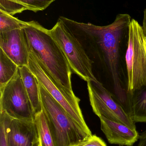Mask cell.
I'll use <instances>...</instances> for the list:
<instances>
[{
    "label": "cell",
    "mask_w": 146,
    "mask_h": 146,
    "mask_svg": "<svg viewBox=\"0 0 146 146\" xmlns=\"http://www.w3.org/2000/svg\"><path fill=\"white\" fill-rule=\"evenodd\" d=\"M23 84L35 114L43 111L38 81L27 66L19 67Z\"/></svg>",
    "instance_id": "obj_12"
},
{
    "label": "cell",
    "mask_w": 146,
    "mask_h": 146,
    "mask_svg": "<svg viewBox=\"0 0 146 146\" xmlns=\"http://www.w3.org/2000/svg\"><path fill=\"white\" fill-rule=\"evenodd\" d=\"M55 0H19L27 10L34 13L46 9Z\"/></svg>",
    "instance_id": "obj_18"
},
{
    "label": "cell",
    "mask_w": 146,
    "mask_h": 146,
    "mask_svg": "<svg viewBox=\"0 0 146 146\" xmlns=\"http://www.w3.org/2000/svg\"><path fill=\"white\" fill-rule=\"evenodd\" d=\"M145 33L139 22L132 19L129 25L126 54L129 93L146 84V54L143 43Z\"/></svg>",
    "instance_id": "obj_5"
},
{
    "label": "cell",
    "mask_w": 146,
    "mask_h": 146,
    "mask_svg": "<svg viewBox=\"0 0 146 146\" xmlns=\"http://www.w3.org/2000/svg\"><path fill=\"white\" fill-rule=\"evenodd\" d=\"M33 146H40V142H39V141L36 142V143L34 144Z\"/></svg>",
    "instance_id": "obj_24"
},
{
    "label": "cell",
    "mask_w": 146,
    "mask_h": 146,
    "mask_svg": "<svg viewBox=\"0 0 146 146\" xmlns=\"http://www.w3.org/2000/svg\"><path fill=\"white\" fill-rule=\"evenodd\" d=\"M129 114L134 123H146V84L129 93Z\"/></svg>",
    "instance_id": "obj_13"
},
{
    "label": "cell",
    "mask_w": 146,
    "mask_h": 146,
    "mask_svg": "<svg viewBox=\"0 0 146 146\" xmlns=\"http://www.w3.org/2000/svg\"><path fill=\"white\" fill-rule=\"evenodd\" d=\"M90 104L94 113L99 118L120 123L133 129H136L135 123L120 102L97 81L87 82Z\"/></svg>",
    "instance_id": "obj_7"
},
{
    "label": "cell",
    "mask_w": 146,
    "mask_h": 146,
    "mask_svg": "<svg viewBox=\"0 0 146 146\" xmlns=\"http://www.w3.org/2000/svg\"><path fill=\"white\" fill-rule=\"evenodd\" d=\"M25 22L13 15L0 11V33L22 29Z\"/></svg>",
    "instance_id": "obj_16"
},
{
    "label": "cell",
    "mask_w": 146,
    "mask_h": 146,
    "mask_svg": "<svg viewBox=\"0 0 146 146\" xmlns=\"http://www.w3.org/2000/svg\"><path fill=\"white\" fill-rule=\"evenodd\" d=\"M0 112L5 121L8 146H33L39 141L34 121L14 119L3 111Z\"/></svg>",
    "instance_id": "obj_9"
},
{
    "label": "cell",
    "mask_w": 146,
    "mask_h": 146,
    "mask_svg": "<svg viewBox=\"0 0 146 146\" xmlns=\"http://www.w3.org/2000/svg\"><path fill=\"white\" fill-rule=\"evenodd\" d=\"M0 48L19 67L28 66L30 52L23 28L0 33Z\"/></svg>",
    "instance_id": "obj_10"
},
{
    "label": "cell",
    "mask_w": 146,
    "mask_h": 146,
    "mask_svg": "<svg viewBox=\"0 0 146 146\" xmlns=\"http://www.w3.org/2000/svg\"><path fill=\"white\" fill-rule=\"evenodd\" d=\"M81 146H107L104 141L95 135H92Z\"/></svg>",
    "instance_id": "obj_19"
},
{
    "label": "cell",
    "mask_w": 146,
    "mask_h": 146,
    "mask_svg": "<svg viewBox=\"0 0 146 146\" xmlns=\"http://www.w3.org/2000/svg\"><path fill=\"white\" fill-rule=\"evenodd\" d=\"M142 27L143 31L146 36V8L144 11V19H143V25Z\"/></svg>",
    "instance_id": "obj_22"
},
{
    "label": "cell",
    "mask_w": 146,
    "mask_h": 146,
    "mask_svg": "<svg viewBox=\"0 0 146 146\" xmlns=\"http://www.w3.org/2000/svg\"><path fill=\"white\" fill-rule=\"evenodd\" d=\"M27 10L19 0H0V11L13 15Z\"/></svg>",
    "instance_id": "obj_17"
},
{
    "label": "cell",
    "mask_w": 146,
    "mask_h": 146,
    "mask_svg": "<svg viewBox=\"0 0 146 146\" xmlns=\"http://www.w3.org/2000/svg\"><path fill=\"white\" fill-rule=\"evenodd\" d=\"M139 143L137 146H146V129L139 136Z\"/></svg>",
    "instance_id": "obj_21"
},
{
    "label": "cell",
    "mask_w": 146,
    "mask_h": 146,
    "mask_svg": "<svg viewBox=\"0 0 146 146\" xmlns=\"http://www.w3.org/2000/svg\"><path fill=\"white\" fill-rule=\"evenodd\" d=\"M143 43H144V48H145V50L146 54V36L145 34L144 38H143Z\"/></svg>",
    "instance_id": "obj_23"
},
{
    "label": "cell",
    "mask_w": 146,
    "mask_h": 146,
    "mask_svg": "<svg viewBox=\"0 0 146 146\" xmlns=\"http://www.w3.org/2000/svg\"><path fill=\"white\" fill-rule=\"evenodd\" d=\"M0 88L6 85L19 70V67L0 48Z\"/></svg>",
    "instance_id": "obj_14"
},
{
    "label": "cell",
    "mask_w": 146,
    "mask_h": 146,
    "mask_svg": "<svg viewBox=\"0 0 146 146\" xmlns=\"http://www.w3.org/2000/svg\"><path fill=\"white\" fill-rule=\"evenodd\" d=\"M39 84L42 110L55 146H81L92 134L85 131L39 82Z\"/></svg>",
    "instance_id": "obj_3"
},
{
    "label": "cell",
    "mask_w": 146,
    "mask_h": 146,
    "mask_svg": "<svg viewBox=\"0 0 146 146\" xmlns=\"http://www.w3.org/2000/svg\"><path fill=\"white\" fill-rule=\"evenodd\" d=\"M58 20L81 43L86 44L89 57L93 64L96 62L101 78L99 82L129 114L126 54L132 20L130 15H117L112 24L104 26L77 22L63 16Z\"/></svg>",
    "instance_id": "obj_1"
},
{
    "label": "cell",
    "mask_w": 146,
    "mask_h": 146,
    "mask_svg": "<svg viewBox=\"0 0 146 146\" xmlns=\"http://www.w3.org/2000/svg\"><path fill=\"white\" fill-rule=\"evenodd\" d=\"M0 111L14 119L34 121L35 111L23 84L19 70L13 77L0 88Z\"/></svg>",
    "instance_id": "obj_6"
},
{
    "label": "cell",
    "mask_w": 146,
    "mask_h": 146,
    "mask_svg": "<svg viewBox=\"0 0 146 146\" xmlns=\"http://www.w3.org/2000/svg\"><path fill=\"white\" fill-rule=\"evenodd\" d=\"M29 51L54 82L75 100L71 82L72 70L68 62L49 30L37 21H25L23 28Z\"/></svg>",
    "instance_id": "obj_2"
},
{
    "label": "cell",
    "mask_w": 146,
    "mask_h": 146,
    "mask_svg": "<svg viewBox=\"0 0 146 146\" xmlns=\"http://www.w3.org/2000/svg\"><path fill=\"white\" fill-rule=\"evenodd\" d=\"M50 33L66 56L71 70L84 80L97 81L93 72V61L75 36L58 20Z\"/></svg>",
    "instance_id": "obj_4"
},
{
    "label": "cell",
    "mask_w": 146,
    "mask_h": 146,
    "mask_svg": "<svg viewBox=\"0 0 146 146\" xmlns=\"http://www.w3.org/2000/svg\"><path fill=\"white\" fill-rule=\"evenodd\" d=\"M27 66L36 76L39 82L63 107L78 124L87 133L92 134L85 121L82 111L80 108V99L73 98L59 87L43 69L30 52Z\"/></svg>",
    "instance_id": "obj_8"
},
{
    "label": "cell",
    "mask_w": 146,
    "mask_h": 146,
    "mask_svg": "<svg viewBox=\"0 0 146 146\" xmlns=\"http://www.w3.org/2000/svg\"><path fill=\"white\" fill-rule=\"evenodd\" d=\"M34 121L37 129L40 145L43 146H55L47 119L43 111L36 114Z\"/></svg>",
    "instance_id": "obj_15"
},
{
    "label": "cell",
    "mask_w": 146,
    "mask_h": 146,
    "mask_svg": "<svg viewBox=\"0 0 146 146\" xmlns=\"http://www.w3.org/2000/svg\"><path fill=\"white\" fill-rule=\"evenodd\" d=\"M40 146H43L41 145H40Z\"/></svg>",
    "instance_id": "obj_25"
},
{
    "label": "cell",
    "mask_w": 146,
    "mask_h": 146,
    "mask_svg": "<svg viewBox=\"0 0 146 146\" xmlns=\"http://www.w3.org/2000/svg\"><path fill=\"white\" fill-rule=\"evenodd\" d=\"M0 146H8L6 139L5 123L2 117L0 116Z\"/></svg>",
    "instance_id": "obj_20"
},
{
    "label": "cell",
    "mask_w": 146,
    "mask_h": 146,
    "mask_svg": "<svg viewBox=\"0 0 146 146\" xmlns=\"http://www.w3.org/2000/svg\"><path fill=\"white\" fill-rule=\"evenodd\" d=\"M99 118L101 130L110 144L132 146L139 140V135L136 129L104 117Z\"/></svg>",
    "instance_id": "obj_11"
}]
</instances>
